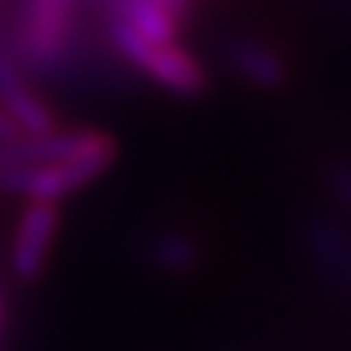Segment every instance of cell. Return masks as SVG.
<instances>
[{
  "label": "cell",
  "mask_w": 351,
  "mask_h": 351,
  "mask_svg": "<svg viewBox=\"0 0 351 351\" xmlns=\"http://www.w3.org/2000/svg\"><path fill=\"white\" fill-rule=\"evenodd\" d=\"M141 255L161 276H188L199 267L202 246L193 234L182 232V228H161L144 240Z\"/></svg>",
  "instance_id": "52a82bcc"
},
{
  "label": "cell",
  "mask_w": 351,
  "mask_h": 351,
  "mask_svg": "<svg viewBox=\"0 0 351 351\" xmlns=\"http://www.w3.org/2000/svg\"><path fill=\"white\" fill-rule=\"evenodd\" d=\"M117 161V141L80 152L73 158L41 167H0V193L27 196L29 202H62L64 196L82 191L85 184L97 182Z\"/></svg>",
  "instance_id": "7a4b0ae2"
},
{
  "label": "cell",
  "mask_w": 351,
  "mask_h": 351,
  "mask_svg": "<svg viewBox=\"0 0 351 351\" xmlns=\"http://www.w3.org/2000/svg\"><path fill=\"white\" fill-rule=\"evenodd\" d=\"M0 112L15 120L24 135H47L56 132V112L38 97L36 85L18 68L9 50L0 44Z\"/></svg>",
  "instance_id": "5b68a950"
},
{
  "label": "cell",
  "mask_w": 351,
  "mask_h": 351,
  "mask_svg": "<svg viewBox=\"0 0 351 351\" xmlns=\"http://www.w3.org/2000/svg\"><path fill=\"white\" fill-rule=\"evenodd\" d=\"M106 38L120 59L144 80L156 82L167 91L179 97H202L211 85L208 68L193 56L191 50H184L179 41L173 44H158L144 36H138L135 29H129L117 21H106Z\"/></svg>",
  "instance_id": "6da1fadb"
},
{
  "label": "cell",
  "mask_w": 351,
  "mask_h": 351,
  "mask_svg": "<svg viewBox=\"0 0 351 351\" xmlns=\"http://www.w3.org/2000/svg\"><path fill=\"white\" fill-rule=\"evenodd\" d=\"M3 3H6V0H0V6H3Z\"/></svg>",
  "instance_id": "8fae6325"
},
{
  "label": "cell",
  "mask_w": 351,
  "mask_h": 351,
  "mask_svg": "<svg viewBox=\"0 0 351 351\" xmlns=\"http://www.w3.org/2000/svg\"><path fill=\"white\" fill-rule=\"evenodd\" d=\"M59 205L56 202H29L18 219L12 237V272L18 281L32 284L44 276L50 261L53 240L59 234Z\"/></svg>",
  "instance_id": "277c9868"
},
{
  "label": "cell",
  "mask_w": 351,
  "mask_h": 351,
  "mask_svg": "<svg viewBox=\"0 0 351 351\" xmlns=\"http://www.w3.org/2000/svg\"><path fill=\"white\" fill-rule=\"evenodd\" d=\"M307 261L322 278L351 290V232L331 214H311L302 226Z\"/></svg>",
  "instance_id": "8992f818"
},
{
  "label": "cell",
  "mask_w": 351,
  "mask_h": 351,
  "mask_svg": "<svg viewBox=\"0 0 351 351\" xmlns=\"http://www.w3.org/2000/svg\"><path fill=\"white\" fill-rule=\"evenodd\" d=\"M3 319H6V302H3V293H0V334H3Z\"/></svg>",
  "instance_id": "30bf717a"
},
{
  "label": "cell",
  "mask_w": 351,
  "mask_h": 351,
  "mask_svg": "<svg viewBox=\"0 0 351 351\" xmlns=\"http://www.w3.org/2000/svg\"><path fill=\"white\" fill-rule=\"evenodd\" d=\"M219 59L237 80L261 91H278L290 80V64L284 53L252 32H234L219 41Z\"/></svg>",
  "instance_id": "3957f363"
},
{
  "label": "cell",
  "mask_w": 351,
  "mask_h": 351,
  "mask_svg": "<svg viewBox=\"0 0 351 351\" xmlns=\"http://www.w3.org/2000/svg\"><path fill=\"white\" fill-rule=\"evenodd\" d=\"M325 184L331 199L351 214V161H331L325 167Z\"/></svg>",
  "instance_id": "ba28073f"
},
{
  "label": "cell",
  "mask_w": 351,
  "mask_h": 351,
  "mask_svg": "<svg viewBox=\"0 0 351 351\" xmlns=\"http://www.w3.org/2000/svg\"><path fill=\"white\" fill-rule=\"evenodd\" d=\"M21 135H24V132L15 126V120L9 117L6 112H0V144H6V141H15Z\"/></svg>",
  "instance_id": "9c48e42d"
}]
</instances>
